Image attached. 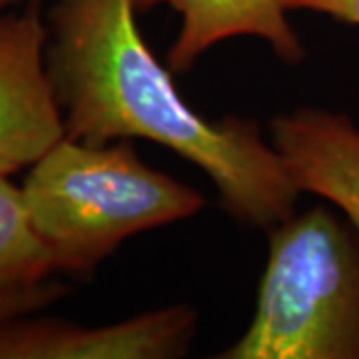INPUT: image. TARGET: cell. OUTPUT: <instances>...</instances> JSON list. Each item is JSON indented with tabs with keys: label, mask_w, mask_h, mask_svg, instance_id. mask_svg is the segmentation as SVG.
Listing matches in <instances>:
<instances>
[{
	"label": "cell",
	"mask_w": 359,
	"mask_h": 359,
	"mask_svg": "<svg viewBox=\"0 0 359 359\" xmlns=\"http://www.w3.org/2000/svg\"><path fill=\"white\" fill-rule=\"evenodd\" d=\"M269 138L299 192L346 214L359 233V128L341 112L299 108L278 114Z\"/></svg>",
	"instance_id": "6"
},
{
	"label": "cell",
	"mask_w": 359,
	"mask_h": 359,
	"mask_svg": "<svg viewBox=\"0 0 359 359\" xmlns=\"http://www.w3.org/2000/svg\"><path fill=\"white\" fill-rule=\"evenodd\" d=\"M54 269L86 278L128 238L196 216L198 190L146 166L132 140H58L20 186Z\"/></svg>",
	"instance_id": "2"
},
{
	"label": "cell",
	"mask_w": 359,
	"mask_h": 359,
	"mask_svg": "<svg viewBox=\"0 0 359 359\" xmlns=\"http://www.w3.org/2000/svg\"><path fill=\"white\" fill-rule=\"evenodd\" d=\"M42 0L0 13V174L13 176L65 138V124L44 65Z\"/></svg>",
	"instance_id": "4"
},
{
	"label": "cell",
	"mask_w": 359,
	"mask_h": 359,
	"mask_svg": "<svg viewBox=\"0 0 359 359\" xmlns=\"http://www.w3.org/2000/svg\"><path fill=\"white\" fill-rule=\"evenodd\" d=\"M136 11V0H54L46 13L44 65L66 138L156 142L200 168L240 224L269 231L294 216L302 192L259 124L194 110L146 44Z\"/></svg>",
	"instance_id": "1"
},
{
	"label": "cell",
	"mask_w": 359,
	"mask_h": 359,
	"mask_svg": "<svg viewBox=\"0 0 359 359\" xmlns=\"http://www.w3.org/2000/svg\"><path fill=\"white\" fill-rule=\"evenodd\" d=\"M219 359H359V233L316 205L269 230L244 335Z\"/></svg>",
	"instance_id": "3"
},
{
	"label": "cell",
	"mask_w": 359,
	"mask_h": 359,
	"mask_svg": "<svg viewBox=\"0 0 359 359\" xmlns=\"http://www.w3.org/2000/svg\"><path fill=\"white\" fill-rule=\"evenodd\" d=\"M54 262L28 218L22 190L0 174V292L50 280Z\"/></svg>",
	"instance_id": "8"
},
{
	"label": "cell",
	"mask_w": 359,
	"mask_h": 359,
	"mask_svg": "<svg viewBox=\"0 0 359 359\" xmlns=\"http://www.w3.org/2000/svg\"><path fill=\"white\" fill-rule=\"evenodd\" d=\"M22 0H0V13H6V11H11L14 8L16 4H20Z\"/></svg>",
	"instance_id": "11"
},
{
	"label": "cell",
	"mask_w": 359,
	"mask_h": 359,
	"mask_svg": "<svg viewBox=\"0 0 359 359\" xmlns=\"http://www.w3.org/2000/svg\"><path fill=\"white\" fill-rule=\"evenodd\" d=\"M154 6H168L180 16L178 34L168 50L172 72H188L216 44L238 36L268 42L285 65L306 60L283 0H136L138 11Z\"/></svg>",
	"instance_id": "7"
},
{
	"label": "cell",
	"mask_w": 359,
	"mask_h": 359,
	"mask_svg": "<svg viewBox=\"0 0 359 359\" xmlns=\"http://www.w3.org/2000/svg\"><path fill=\"white\" fill-rule=\"evenodd\" d=\"M198 311L188 304L108 325L34 318L0 321V359H174L190 351Z\"/></svg>",
	"instance_id": "5"
},
{
	"label": "cell",
	"mask_w": 359,
	"mask_h": 359,
	"mask_svg": "<svg viewBox=\"0 0 359 359\" xmlns=\"http://www.w3.org/2000/svg\"><path fill=\"white\" fill-rule=\"evenodd\" d=\"M65 295V285L60 282H54V280L0 292V321L36 313L40 309L48 308L50 304H54L56 299H60Z\"/></svg>",
	"instance_id": "9"
},
{
	"label": "cell",
	"mask_w": 359,
	"mask_h": 359,
	"mask_svg": "<svg viewBox=\"0 0 359 359\" xmlns=\"http://www.w3.org/2000/svg\"><path fill=\"white\" fill-rule=\"evenodd\" d=\"M283 4L287 11H311L359 26V0H283Z\"/></svg>",
	"instance_id": "10"
}]
</instances>
